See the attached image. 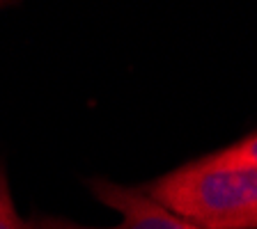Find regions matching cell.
<instances>
[{
	"instance_id": "obj_1",
	"label": "cell",
	"mask_w": 257,
	"mask_h": 229,
	"mask_svg": "<svg viewBox=\"0 0 257 229\" xmlns=\"http://www.w3.org/2000/svg\"><path fill=\"white\" fill-rule=\"evenodd\" d=\"M154 202L200 229H234L257 213V170L200 156L143 186Z\"/></svg>"
},
{
	"instance_id": "obj_2",
	"label": "cell",
	"mask_w": 257,
	"mask_h": 229,
	"mask_svg": "<svg viewBox=\"0 0 257 229\" xmlns=\"http://www.w3.org/2000/svg\"><path fill=\"white\" fill-rule=\"evenodd\" d=\"M92 195L101 204L115 208L122 215V222L115 227H85L76 224L67 218L58 215H35L30 218L32 229H200L195 224L182 220L179 215L170 213L159 202L147 195L143 188H128L122 183H115L110 179H90L87 181Z\"/></svg>"
},
{
	"instance_id": "obj_3",
	"label": "cell",
	"mask_w": 257,
	"mask_h": 229,
	"mask_svg": "<svg viewBox=\"0 0 257 229\" xmlns=\"http://www.w3.org/2000/svg\"><path fill=\"white\" fill-rule=\"evenodd\" d=\"M216 163H232V165H246L257 170V128L252 133L239 138L236 142L227 144L223 149H216L211 154H204Z\"/></svg>"
},
{
	"instance_id": "obj_4",
	"label": "cell",
	"mask_w": 257,
	"mask_h": 229,
	"mask_svg": "<svg viewBox=\"0 0 257 229\" xmlns=\"http://www.w3.org/2000/svg\"><path fill=\"white\" fill-rule=\"evenodd\" d=\"M0 229H32L28 220L19 215L12 199L10 190V179L5 172V163L0 160Z\"/></svg>"
},
{
	"instance_id": "obj_5",
	"label": "cell",
	"mask_w": 257,
	"mask_h": 229,
	"mask_svg": "<svg viewBox=\"0 0 257 229\" xmlns=\"http://www.w3.org/2000/svg\"><path fill=\"white\" fill-rule=\"evenodd\" d=\"M234 229H257V213H252L250 218H246L243 222H239Z\"/></svg>"
},
{
	"instance_id": "obj_6",
	"label": "cell",
	"mask_w": 257,
	"mask_h": 229,
	"mask_svg": "<svg viewBox=\"0 0 257 229\" xmlns=\"http://www.w3.org/2000/svg\"><path fill=\"white\" fill-rule=\"evenodd\" d=\"M3 7H7V5H5V3H0V10H3Z\"/></svg>"
}]
</instances>
